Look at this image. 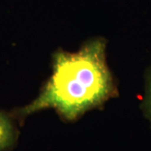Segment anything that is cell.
Wrapping results in <instances>:
<instances>
[{"instance_id":"cell-2","label":"cell","mask_w":151,"mask_h":151,"mask_svg":"<svg viewBox=\"0 0 151 151\" xmlns=\"http://www.w3.org/2000/svg\"><path fill=\"white\" fill-rule=\"evenodd\" d=\"M10 113L0 110V151H11L17 145L19 130Z\"/></svg>"},{"instance_id":"cell-3","label":"cell","mask_w":151,"mask_h":151,"mask_svg":"<svg viewBox=\"0 0 151 151\" xmlns=\"http://www.w3.org/2000/svg\"><path fill=\"white\" fill-rule=\"evenodd\" d=\"M140 108L151 127V63L146 70L145 94Z\"/></svg>"},{"instance_id":"cell-1","label":"cell","mask_w":151,"mask_h":151,"mask_svg":"<svg viewBox=\"0 0 151 151\" xmlns=\"http://www.w3.org/2000/svg\"><path fill=\"white\" fill-rule=\"evenodd\" d=\"M106 40L93 38L76 52L59 50L53 55L52 74L32 102L13 109V118L23 123L31 114L54 109L72 122L118 95L106 59Z\"/></svg>"}]
</instances>
